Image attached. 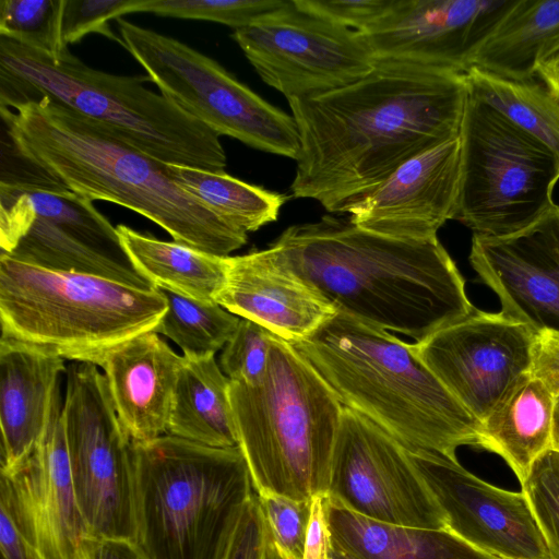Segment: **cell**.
<instances>
[{"label":"cell","instance_id":"cell-1","mask_svg":"<svg viewBox=\"0 0 559 559\" xmlns=\"http://www.w3.org/2000/svg\"><path fill=\"white\" fill-rule=\"evenodd\" d=\"M465 73L377 60L364 78L287 99L299 133L294 198L347 213L405 162L460 134Z\"/></svg>","mask_w":559,"mask_h":559},{"label":"cell","instance_id":"cell-2","mask_svg":"<svg viewBox=\"0 0 559 559\" xmlns=\"http://www.w3.org/2000/svg\"><path fill=\"white\" fill-rule=\"evenodd\" d=\"M269 247L337 312L416 342L476 311L437 237L399 239L324 215Z\"/></svg>","mask_w":559,"mask_h":559},{"label":"cell","instance_id":"cell-3","mask_svg":"<svg viewBox=\"0 0 559 559\" xmlns=\"http://www.w3.org/2000/svg\"><path fill=\"white\" fill-rule=\"evenodd\" d=\"M0 114L15 153L79 197L128 207L174 241L215 255L247 242V233L182 189L166 163L106 126L46 97L0 105Z\"/></svg>","mask_w":559,"mask_h":559},{"label":"cell","instance_id":"cell-4","mask_svg":"<svg viewBox=\"0 0 559 559\" xmlns=\"http://www.w3.org/2000/svg\"><path fill=\"white\" fill-rule=\"evenodd\" d=\"M292 344L343 406L406 450L457 460V448H481V423L448 391L413 344L337 311Z\"/></svg>","mask_w":559,"mask_h":559},{"label":"cell","instance_id":"cell-5","mask_svg":"<svg viewBox=\"0 0 559 559\" xmlns=\"http://www.w3.org/2000/svg\"><path fill=\"white\" fill-rule=\"evenodd\" d=\"M135 536L145 559H225L253 495L239 447L171 435L132 441Z\"/></svg>","mask_w":559,"mask_h":559},{"label":"cell","instance_id":"cell-6","mask_svg":"<svg viewBox=\"0 0 559 559\" xmlns=\"http://www.w3.org/2000/svg\"><path fill=\"white\" fill-rule=\"evenodd\" d=\"M145 79L95 70L69 50L55 59L0 36V105L46 97L163 163L225 171L219 135L146 88Z\"/></svg>","mask_w":559,"mask_h":559},{"label":"cell","instance_id":"cell-7","mask_svg":"<svg viewBox=\"0 0 559 559\" xmlns=\"http://www.w3.org/2000/svg\"><path fill=\"white\" fill-rule=\"evenodd\" d=\"M229 397L255 493L328 496L344 406L294 345L273 334L263 380L230 381Z\"/></svg>","mask_w":559,"mask_h":559},{"label":"cell","instance_id":"cell-8","mask_svg":"<svg viewBox=\"0 0 559 559\" xmlns=\"http://www.w3.org/2000/svg\"><path fill=\"white\" fill-rule=\"evenodd\" d=\"M159 288L39 267L1 252V338L99 366L116 347L154 331L166 312Z\"/></svg>","mask_w":559,"mask_h":559},{"label":"cell","instance_id":"cell-9","mask_svg":"<svg viewBox=\"0 0 559 559\" xmlns=\"http://www.w3.org/2000/svg\"><path fill=\"white\" fill-rule=\"evenodd\" d=\"M459 138L460 183L453 219L474 235L519 231L555 204L559 157L468 88Z\"/></svg>","mask_w":559,"mask_h":559},{"label":"cell","instance_id":"cell-10","mask_svg":"<svg viewBox=\"0 0 559 559\" xmlns=\"http://www.w3.org/2000/svg\"><path fill=\"white\" fill-rule=\"evenodd\" d=\"M116 21L121 45L162 95L219 136L297 159L299 133L292 115L265 102L214 59L187 44L123 17Z\"/></svg>","mask_w":559,"mask_h":559},{"label":"cell","instance_id":"cell-11","mask_svg":"<svg viewBox=\"0 0 559 559\" xmlns=\"http://www.w3.org/2000/svg\"><path fill=\"white\" fill-rule=\"evenodd\" d=\"M63 417L76 500L91 536L133 542L132 440L123 428L104 373L91 362L67 368Z\"/></svg>","mask_w":559,"mask_h":559},{"label":"cell","instance_id":"cell-12","mask_svg":"<svg viewBox=\"0 0 559 559\" xmlns=\"http://www.w3.org/2000/svg\"><path fill=\"white\" fill-rule=\"evenodd\" d=\"M231 37L263 82L287 99L317 96L367 75L377 59L364 36L287 0Z\"/></svg>","mask_w":559,"mask_h":559},{"label":"cell","instance_id":"cell-13","mask_svg":"<svg viewBox=\"0 0 559 559\" xmlns=\"http://www.w3.org/2000/svg\"><path fill=\"white\" fill-rule=\"evenodd\" d=\"M328 497L377 522L447 530V516L394 438L344 406Z\"/></svg>","mask_w":559,"mask_h":559},{"label":"cell","instance_id":"cell-14","mask_svg":"<svg viewBox=\"0 0 559 559\" xmlns=\"http://www.w3.org/2000/svg\"><path fill=\"white\" fill-rule=\"evenodd\" d=\"M535 335L501 311L476 309L413 347L448 391L483 423L530 373Z\"/></svg>","mask_w":559,"mask_h":559},{"label":"cell","instance_id":"cell-15","mask_svg":"<svg viewBox=\"0 0 559 559\" xmlns=\"http://www.w3.org/2000/svg\"><path fill=\"white\" fill-rule=\"evenodd\" d=\"M0 501L40 559H82L92 536L74 491L60 389L35 451L13 473L1 474Z\"/></svg>","mask_w":559,"mask_h":559},{"label":"cell","instance_id":"cell-16","mask_svg":"<svg viewBox=\"0 0 559 559\" xmlns=\"http://www.w3.org/2000/svg\"><path fill=\"white\" fill-rule=\"evenodd\" d=\"M408 455L442 508L451 533L496 559H550L522 490L496 487L441 454Z\"/></svg>","mask_w":559,"mask_h":559},{"label":"cell","instance_id":"cell-17","mask_svg":"<svg viewBox=\"0 0 559 559\" xmlns=\"http://www.w3.org/2000/svg\"><path fill=\"white\" fill-rule=\"evenodd\" d=\"M514 0H394L360 33L377 60L465 73L485 37Z\"/></svg>","mask_w":559,"mask_h":559},{"label":"cell","instance_id":"cell-18","mask_svg":"<svg viewBox=\"0 0 559 559\" xmlns=\"http://www.w3.org/2000/svg\"><path fill=\"white\" fill-rule=\"evenodd\" d=\"M472 267L499 297L501 312L535 334L559 332V205L504 236L472 237Z\"/></svg>","mask_w":559,"mask_h":559},{"label":"cell","instance_id":"cell-19","mask_svg":"<svg viewBox=\"0 0 559 559\" xmlns=\"http://www.w3.org/2000/svg\"><path fill=\"white\" fill-rule=\"evenodd\" d=\"M461 143L455 138L400 166L347 212L366 230L409 240L437 237L453 219L460 183Z\"/></svg>","mask_w":559,"mask_h":559},{"label":"cell","instance_id":"cell-20","mask_svg":"<svg viewBox=\"0 0 559 559\" xmlns=\"http://www.w3.org/2000/svg\"><path fill=\"white\" fill-rule=\"evenodd\" d=\"M216 302L289 343L309 336L336 312L270 247L228 257L226 283Z\"/></svg>","mask_w":559,"mask_h":559},{"label":"cell","instance_id":"cell-21","mask_svg":"<svg viewBox=\"0 0 559 559\" xmlns=\"http://www.w3.org/2000/svg\"><path fill=\"white\" fill-rule=\"evenodd\" d=\"M182 361L154 331L127 341L102 360L117 415L133 442L167 433Z\"/></svg>","mask_w":559,"mask_h":559},{"label":"cell","instance_id":"cell-22","mask_svg":"<svg viewBox=\"0 0 559 559\" xmlns=\"http://www.w3.org/2000/svg\"><path fill=\"white\" fill-rule=\"evenodd\" d=\"M66 371L60 357L0 340L1 474L13 473L37 448Z\"/></svg>","mask_w":559,"mask_h":559},{"label":"cell","instance_id":"cell-23","mask_svg":"<svg viewBox=\"0 0 559 559\" xmlns=\"http://www.w3.org/2000/svg\"><path fill=\"white\" fill-rule=\"evenodd\" d=\"M333 547L356 559H496L449 530L381 523L325 496Z\"/></svg>","mask_w":559,"mask_h":559},{"label":"cell","instance_id":"cell-24","mask_svg":"<svg viewBox=\"0 0 559 559\" xmlns=\"http://www.w3.org/2000/svg\"><path fill=\"white\" fill-rule=\"evenodd\" d=\"M556 399L531 373L525 374L481 423V448L498 454L520 485L534 461L552 448Z\"/></svg>","mask_w":559,"mask_h":559},{"label":"cell","instance_id":"cell-25","mask_svg":"<svg viewBox=\"0 0 559 559\" xmlns=\"http://www.w3.org/2000/svg\"><path fill=\"white\" fill-rule=\"evenodd\" d=\"M229 388L214 356H183L167 433L213 448L238 447Z\"/></svg>","mask_w":559,"mask_h":559},{"label":"cell","instance_id":"cell-26","mask_svg":"<svg viewBox=\"0 0 559 559\" xmlns=\"http://www.w3.org/2000/svg\"><path fill=\"white\" fill-rule=\"evenodd\" d=\"M557 37L559 0H514L475 51L469 68L510 80H534L539 55Z\"/></svg>","mask_w":559,"mask_h":559},{"label":"cell","instance_id":"cell-27","mask_svg":"<svg viewBox=\"0 0 559 559\" xmlns=\"http://www.w3.org/2000/svg\"><path fill=\"white\" fill-rule=\"evenodd\" d=\"M116 228L130 261L155 287L195 300L216 302L226 283L228 257L176 241H163L126 225Z\"/></svg>","mask_w":559,"mask_h":559},{"label":"cell","instance_id":"cell-28","mask_svg":"<svg viewBox=\"0 0 559 559\" xmlns=\"http://www.w3.org/2000/svg\"><path fill=\"white\" fill-rule=\"evenodd\" d=\"M173 179L228 224L255 231L278 217L287 197L234 178L225 171L167 164Z\"/></svg>","mask_w":559,"mask_h":559},{"label":"cell","instance_id":"cell-29","mask_svg":"<svg viewBox=\"0 0 559 559\" xmlns=\"http://www.w3.org/2000/svg\"><path fill=\"white\" fill-rule=\"evenodd\" d=\"M467 88L559 157V100L537 79H504L477 68L465 72Z\"/></svg>","mask_w":559,"mask_h":559},{"label":"cell","instance_id":"cell-30","mask_svg":"<svg viewBox=\"0 0 559 559\" xmlns=\"http://www.w3.org/2000/svg\"><path fill=\"white\" fill-rule=\"evenodd\" d=\"M7 254L48 270L104 277L144 290L156 288L134 266L94 251L38 217Z\"/></svg>","mask_w":559,"mask_h":559},{"label":"cell","instance_id":"cell-31","mask_svg":"<svg viewBox=\"0 0 559 559\" xmlns=\"http://www.w3.org/2000/svg\"><path fill=\"white\" fill-rule=\"evenodd\" d=\"M0 183L22 193L31 204L35 217L49 222L71 238L103 255L134 266L121 245L117 228L94 207L91 201L61 185L5 181Z\"/></svg>","mask_w":559,"mask_h":559},{"label":"cell","instance_id":"cell-32","mask_svg":"<svg viewBox=\"0 0 559 559\" xmlns=\"http://www.w3.org/2000/svg\"><path fill=\"white\" fill-rule=\"evenodd\" d=\"M160 292L167 308L154 332L175 342L183 356H214L237 330L240 319L217 302L200 301L164 289Z\"/></svg>","mask_w":559,"mask_h":559},{"label":"cell","instance_id":"cell-33","mask_svg":"<svg viewBox=\"0 0 559 559\" xmlns=\"http://www.w3.org/2000/svg\"><path fill=\"white\" fill-rule=\"evenodd\" d=\"M64 0H0V36L58 59L68 49L62 38Z\"/></svg>","mask_w":559,"mask_h":559},{"label":"cell","instance_id":"cell-34","mask_svg":"<svg viewBox=\"0 0 559 559\" xmlns=\"http://www.w3.org/2000/svg\"><path fill=\"white\" fill-rule=\"evenodd\" d=\"M287 0H139L134 12L225 24L236 29L251 25L286 4Z\"/></svg>","mask_w":559,"mask_h":559},{"label":"cell","instance_id":"cell-35","mask_svg":"<svg viewBox=\"0 0 559 559\" xmlns=\"http://www.w3.org/2000/svg\"><path fill=\"white\" fill-rule=\"evenodd\" d=\"M550 559H559V451L550 448L539 455L521 484Z\"/></svg>","mask_w":559,"mask_h":559},{"label":"cell","instance_id":"cell-36","mask_svg":"<svg viewBox=\"0 0 559 559\" xmlns=\"http://www.w3.org/2000/svg\"><path fill=\"white\" fill-rule=\"evenodd\" d=\"M271 549L281 559H304L310 500L266 493L257 495Z\"/></svg>","mask_w":559,"mask_h":559},{"label":"cell","instance_id":"cell-37","mask_svg":"<svg viewBox=\"0 0 559 559\" xmlns=\"http://www.w3.org/2000/svg\"><path fill=\"white\" fill-rule=\"evenodd\" d=\"M272 337L273 334L258 323L240 319L221 355L222 371L231 382L258 385L266 373Z\"/></svg>","mask_w":559,"mask_h":559},{"label":"cell","instance_id":"cell-38","mask_svg":"<svg viewBox=\"0 0 559 559\" xmlns=\"http://www.w3.org/2000/svg\"><path fill=\"white\" fill-rule=\"evenodd\" d=\"M139 0H64L62 38L72 45L91 33H97L121 44L108 25L109 20L133 13Z\"/></svg>","mask_w":559,"mask_h":559},{"label":"cell","instance_id":"cell-39","mask_svg":"<svg viewBox=\"0 0 559 559\" xmlns=\"http://www.w3.org/2000/svg\"><path fill=\"white\" fill-rule=\"evenodd\" d=\"M305 9L344 27L365 33L392 7L394 0H297Z\"/></svg>","mask_w":559,"mask_h":559},{"label":"cell","instance_id":"cell-40","mask_svg":"<svg viewBox=\"0 0 559 559\" xmlns=\"http://www.w3.org/2000/svg\"><path fill=\"white\" fill-rule=\"evenodd\" d=\"M225 559H269V539L255 492L246 504Z\"/></svg>","mask_w":559,"mask_h":559},{"label":"cell","instance_id":"cell-41","mask_svg":"<svg viewBox=\"0 0 559 559\" xmlns=\"http://www.w3.org/2000/svg\"><path fill=\"white\" fill-rule=\"evenodd\" d=\"M530 373L559 399V332L544 330L535 335Z\"/></svg>","mask_w":559,"mask_h":559},{"label":"cell","instance_id":"cell-42","mask_svg":"<svg viewBox=\"0 0 559 559\" xmlns=\"http://www.w3.org/2000/svg\"><path fill=\"white\" fill-rule=\"evenodd\" d=\"M332 534L325 508V496L311 499L304 559H333Z\"/></svg>","mask_w":559,"mask_h":559},{"label":"cell","instance_id":"cell-43","mask_svg":"<svg viewBox=\"0 0 559 559\" xmlns=\"http://www.w3.org/2000/svg\"><path fill=\"white\" fill-rule=\"evenodd\" d=\"M0 548L2 559H40L22 536L3 501H0Z\"/></svg>","mask_w":559,"mask_h":559},{"label":"cell","instance_id":"cell-44","mask_svg":"<svg viewBox=\"0 0 559 559\" xmlns=\"http://www.w3.org/2000/svg\"><path fill=\"white\" fill-rule=\"evenodd\" d=\"M82 559H145L129 540L91 537L84 546Z\"/></svg>","mask_w":559,"mask_h":559},{"label":"cell","instance_id":"cell-45","mask_svg":"<svg viewBox=\"0 0 559 559\" xmlns=\"http://www.w3.org/2000/svg\"><path fill=\"white\" fill-rule=\"evenodd\" d=\"M536 76L559 100V37L551 40L539 55Z\"/></svg>","mask_w":559,"mask_h":559},{"label":"cell","instance_id":"cell-46","mask_svg":"<svg viewBox=\"0 0 559 559\" xmlns=\"http://www.w3.org/2000/svg\"><path fill=\"white\" fill-rule=\"evenodd\" d=\"M552 448L559 451V399L556 400L555 405Z\"/></svg>","mask_w":559,"mask_h":559},{"label":"cell","instance_id":"cell-47","mask_svg":"<svg viewBox=\"0 0 559 559\" xmlns=\"http://www.w3.org/2000/svg\"><path fill=\"white\" fill-rule=\"evenodd\" d=\"M332 558L333 559H356L354 558L353 556L342 551V550H338L336 548L333 547V550H332Z\"/></svg>","mask_w":559,"mask_h":559},{"label":"cell","instance_id":"cell-48","mask_svg":"<svg viewBox=\"0 0 559 559\" xmlns=\"http://www.w3.org/2000/svg\"><path fill=\"white\" fill-rule=\"evenodd\" d=\"M269 559H281L272 549L269 550Z\"/></svg>","mask_w":559,"mask_h":559}]
</instances>
